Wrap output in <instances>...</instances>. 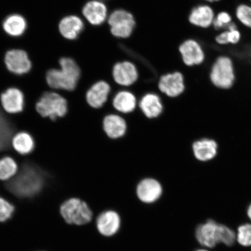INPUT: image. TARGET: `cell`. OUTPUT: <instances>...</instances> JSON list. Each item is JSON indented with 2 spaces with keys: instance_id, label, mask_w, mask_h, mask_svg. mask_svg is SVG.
<instances>
[{
  "instance_id": "5bb4252c",
  "label": "cell",
  "mask_w": 251,
  "mask_h": 251,
  "mask_svg": "<svg viewBox=\"0 0 251 251\" xmlns=\"http://www.w3.org/2000/svg\"><path fill=\"white\" fill-rule=\"evenodd\" d=\"M5 63L8 71L15 75L26 74L31 68V62L29 56L23 50H9L6 53Z\"/></svg>"
},
{
  "instance_id": "44dd1931",
  "label": "cell",
  "mask_w": 251,
  "mask_h": 251,
  "mask_svg": "<svg viewBox=\"0 0 251 251\" xmlns=\"http://www.w3.org/2000/svg\"><path fill=\"white\" fill-rule=\"evenodd\" d=\"M83 29V21L75 15H70L63 18L59 24V32L68 40L77 39Z\"/></svg>"
},
{
  "instance_id": "f546056e",
  "label": "cell",
  "mask_w": 251,
  "mask_h": 251,
  "mask_svg": "<svg viewBox=\"0 0 251 251\" xmlns=\"http://www.w3.org/2000/svg\"><path fill=\"white\" fill-rule=\"evenodd\" d=\"M233 21L230 14L227 12L222 11L215 16L212 26L217 30H226Z\"/></svg>"
},
{
  "instance_id": "8fae6325",
  "label": "cell",
  "mask_w": 251,
  "mask_h": 251,
  "mask_svg": "<svg viewBox=\"0 0 251 251\" xmlns=\"http://www.w3.org/2000/svg\"><path fill=\"white\" fill-rule=\"evenodd\" d=\"M122 224L121 216L115 210L103 211L96 219L97 231L105 237H111L118 233Z\"/></svg>"
},
{
  "instance_id": "ac0fdd59",
  "label": "cell",
  "mask_w": 251,
  "mask_h": 251,
  "mask_svg": "<svg viewBox=\"0 0 251 251\" xmlns=\"http://www.w3.org/2000/svg\"><path fill=\"white\" fill-rule=\"evenodd\" d=\"M215 16L211 6L200 4L191 9L188 15V21L194 26L207 29L212 26Z\"/></svg>"
},
{
  "instance_id": "9a60e30c",
  "label": "cell",
  "mask_w": 251,
  "mask_h": 251,
  "mask_svg": "<svg viewBox=\"0 0 251 251\" xmlns=\"http://www.w3.org/2000/svg\"><path fill=\"white\" fill-rule=\"evenodd\" d=\"M102 129L109 139L117 140L125 136L127 129L126 119L118 113L106 115L103 119Z\"/></svg>"
},
{
  "instance_id": "2e32d148",
  "label": "cell",
  "mask_w": 251,
  "mask_h": 251,
  "mask_svg": "<svg viewBox=\"0 0 251 251\" xmlns=\"http://www.w3.org/2000/svg\"><path fill=\"white\" fill-rule=\"evenodd\" d=\"M137 107L149 119L158 118L164 111L161 97L155 93H147L141 97L138 101Z\"/></svg>"
},
{
  "instance_id": "ba28073f",
  "label": "cell",
  "mask_w": 251,
  "mask_h": 251,
  "mask_svg": "<svg viewBox=\"0 0 251 251\" xmlns=\"http://www.w3.org/2000/svg\"><path fill=\"white\" fill-rule=\"evenodd\" d=\"M196 240L201 247L214 249L220 244V224L212 219L207 220L196 229Z\"/></svg>"
},
{
  "instance_id": "8992f818",
  "label": "cell",
  "mask_w": 251,
  "mask_h": 251,
  "mask_svg": "<svg viewBox=\"0 0 251 251\" xmlns=\"http://www.w3.org/2000/svg\"><path fill=\"white\" fill-rule=\"evenodd\" d=\"M108 23L112 35L123 39L130 36L136 25L133 15L125 9H117L112 12Z\"/></svg>"
},
{
  "instance_id": "4fadbf2b",
  "label": "cell",
  "mask_w": 251,
  "mask_h": 251,
  "mask_svg": "<svg viewBox=\"0 0 251 251\" xmlns=\"http://www.w3.org/2000/svg\"><path fill=\"white\" fill-rule=\"evenodd\" d=\"M111 86L105 80L96 81L90 86L86 93V100L87 104L91 108L100 109L108 102Z\"/></svg>"
},
{
  "instance_id": "30bf717a",
  "label": "cell",
  "mask_w": 251,
  "mask_h": 251,
  "mask_svg": "<svg viewBox=\"0 0 251 251\" xmlns=\"http://www.w3.org/2000/svg\"><path fill=\"white\" fill-rule=\"evenodd\" d=\"M113 80L119 86L128 88L139 79V74L136 65L128 61L118 62L112 69Z\"/></svg>"
},
{
  "instance_id": "5b68a950",
  "label": "cell",
  "mask_w": 251,
  "mask_h": 251,
  "mask_svg": "<svg viewBox=\"0 0 251 251\" xmlns=\"http://www.w3.org/2000/svg\"><path fill=\"white\" fill-rule=\"evenodd\" d=\"M210 79L220 89H230L233 85L234 68L233 61L229 56L222 55L216 59L210 72Z\"/></svg>"
},
{
  "instance_id": "836d02e7",
  "label": "cell",
  "mask_w": 251,
  "mask_h": 251,
  "mask_svg": "<svg viewBox=\"0 0 251 251\" xmlns=\"http://www.w3.org/2000/svg\"><path fill=\"white\" fill-rule=\"evenodd\" d=\"M203 1H205L206 2H210V3H213V2H219L221 1V0H203Z\"/></svg>"
},
{
  "instance_id": "6da1fadb",
  "label": "cell",
  "mask_w": 251,
  "mask_h": 251,
  "mask_svg": "<svg viewBox=\"0 0 251 251\" xmlns=\"http://www.w3.org/2000/svg\"><path fill=\"white\" fill-rule=\"evenodd\" d=\"M47 175L42 169L32 163L27 162L20 172L9 181L6 187L9 192L23 199L38 195L45 186Z\"/></svg>"
},
{
  "instance_id": "52a82bcc",
  "label": "cell",
  "mask_w": 251,
  "mask_h": 251,
  "mask_svg": "<svg viewBox=\"0 0 251 251\" xmlns=\"http://www.w3.org/2000/svg\"><path fill=\"white\" fill-rule=\"evenodd\" d=\"M164 191V188L161 182L151 177L142 178L135 187L138 200L146 204H152L158 201Z\"/></svg>"
},
{
  "instance_id": "4dcf8cb0",
  "label": "cell",
  "mask_w": 251,
  "mask_h": 251,
  "mask_svg": "<svg viewBox=\"0 0 251 251\" xmlns=\"http://www.w3.org/2000/svg\"><path fill=\"white\" fill-rule=\"evenodd\" d=\"M15 211V207L8 201L0 197V222L11 219Z\"/></svg>"
},
{
  "instance_id": "277c9868",
  "label": "cell",
  "mask_w": 251,
  "mask_h": 251,
  "mask_svg": "<svg viewBox=\"0 0 251 251\" xmlns=\"http://www.w3.org/2000/svg\"><path fill=\"white\" fill-rule=\"evenodd\" d=\"M37 111L43 117L52 121L64 118L69 111L68 100L60 94L47 92L43 94L36 105Z\"/></svg>"
},
{
  "instance_id": "cb8c5ba5",
  "label": "cell",
  "mask_w": 251,
  "mask_h": 251,
  "mask_svg": "<svg viewBox=\"0 0 251 251\" xmlns=\"http://www.w3.org/2000/svg\"><path fill=\"white\" fill-rule=\"evenodd\" d=\"M14 149L21 155H27L33 151L35 143L32 136L26 132H20L15 135L12 140Z\"/></svg>"
},
{
  "instance_id": "7a4b0ae2",
  "label": "cell",
  "mask_w": 251,
  "mask_h": 251,
  "mask_svg": "<svg viewBox=\"0 0 251 251\" xmlns=\"http://www.w3.org/2000/svg\"><path fill=\"white\" fill-rule=\"evenodd\" d=\"M60 68L47 72L46 80L52 89L72 92L76 90L81 76L79 65L74 59L62 58L59 61Z\"/></svg>"
},
{
  "instance_id": "603a6c76",
  "label": "cell",
  "mask_w": 251,
  "mask_h": 251,
  "mask_svg": "<svg viewBox=\"0 0 251 251\" xmlns=\"http://www.w3.org/2000/svg\"><path fill=\"white\" fill-rule=\"evenodd\" d=\"M5 32L12 37H20L25 33L27 28L26 20L19 14L9 15L2 24Z\"/></svg>"
},
{
  "instance_id": "484cf974",
  "label": "cell",
  "mask_w": 251,
  "mask_h": 251,
  "mask_svg": "<svg viewBox=\"0 0 251 251\" xmlns=\"http://www.w3.org/2000/svg\"><path fill=\"white\" fill-rule=\"evenodd\" d=\"M17 163L11 157L0 159V180L11 179L17 174Z\"/></svg>"
},
{
  "instance_id": "d6986e66",
  "label": "cell",
  "mask_w": 251,
  "mask_h": 251,
  "mask_svg": "<svg viewBox=\"0 0 251 251\" xmlns=\"http://www.w3.org/2000/svg\"><path fill=\"white\" fill-rule=\"evenodd\" d=\"M3 108L9 114H17L23 111L25 99L23 92L17 88H9L1 96Z\"/></svg>"
},
{
  "instance_id": "9c48e42d",
  "label": "cell",
  "mask_w": 251,
  "mask_h": 251,
  "mask_svg": "<svg viewBox=\"0 0 251 251\" xmlns=\"http://www.w3.org/2000/svg\"><path fill=\"white\" fill-rule=\"evenodd\" d=\"M158 88L160 93L169 98H177L186 90L183 74L175 71L162 75L159 78Z\"/></svg>"
},
{
  "instance_id": "f1b7e54d",
  "label": "cell",
  "mask_w": 251,
  "mask_h": 251,
  "mask_svg": "<svg viewBox=\"0 0 251 251\" xmlns=\"http://www.w3.org/2000/svg\"><path fill=\"white\" fill-rule=\"evenodd\" d=\"M235 15L241 24L251 29V5L246 4L238 5Z\"/></svg>"
},
{
  "instance_id": "7402d4cb",
  "label": "cell",
  "mask_w": 251,
  "mask_h": 251,
  "mask_svg": "<svg viewBox=\"0 0 251 251\" xmlns=\"http://www.w3.org/2000/svg\"><path fill=\"white\" fill-rule=\"evenodd\" d=\"M193 154L200 161H208L215 158L218 152V144L215 140L203 139L193 144Z\"/></svg>"
},
{
  "instance_id": "7c38bea8",
  "label": "cell",
  "mask_w": 251,
  "mask_h": 251,
  "mask_svg": "<svg viewBox=\"0 0 251 251\" xmlns=\"http://www.w3.org/2000/svg\"><path fill=\"white\" fill-rule=\"evenodd\" d=\"M182 61L187 67L202 64L205 61V51L196 40L188 39L182 43L178 48Z\"/></svg>"
},
{
  "instance_id": "e575fe53",
  "label": "cell",
  "mask_w": 251,
  "mask_h": 251,
  "mask_svg": "<svg viewBox=\"0 0 251 251\" xmlns=\"http://www.w3.org/2000/svg\"></svg>"
},
{
  "instance_id": "1f68e13d",
  "label": "cell",
  "mask_w": 251,
  "mask_h": 251,
  "mask_svg": "<svg viewBox=\"0 0 251 251\" xmlns=\"http://www.w3.org/2000/svg\"><path fill=\"white\" fill-rule=\"evenodd\" d=\"M246 215L248 219L249 220V222L251 223V202L249 204V206H247Z\"/></svg>"
},
{
  "instance_id": "3957f363",
  "label": "cell",
  "mask_w": 251,
  "mask_h": 251,
  "mask_svg": "<svg viewBox=\"0 0 251 251\" xmlns=\"http://www.w3.org/2000/svg\"><path fill=\"white\" fill-rule=\"evenodd\" d=\"M60 213L68 224L78 226L89 224L93 218V212L89 205L78 198L66 200L61 205Z\"/></svg>"
},
{
  "instance_id": "83f0119b",
  "label": "cell",
  "mask_w": 251,
  "mask_h": 251,
  "mask_svg": "<svg viewBox=\"0 0 251 251\" xmlns=\"http://www.w3.org/2000/svg\"><path fill=\"white\" fill-rule=\"evenodd\" d=\"M235 243V230L227 225L220 224V244L226 247H232Z\"/></svg>"
},
{
  "instance_id": "d4e9b609",
  "label": "cell",
  "mask_w": 251,
  "mask_h": 251,
  "mask_svg": "<svg viewBox=\"0 0 251 251\" xmlns=\"http://www.w3.org/2000/svg\"><path fill=\"white\" fill-rule=\"evenodd\" d=\"M14 131L13 124L0 112V151L9 148Z\"/></svg>"
},
{
  "instance_id": "e0dca14e",
  "label": "cell",
  "mask_w": 251,
  "mask_h": 251,
  "mask_svg": "<svg viewBox=\"0 0 251 251\" xmlns=\"http://www.w3.org/2000/svg\"><path fill=\"white\" fill-rule=\"evenodd\" d=\"M136 96L129 90L121 87L112 99V105L115 111L121 115H127L133 112L137 107Z\"/></svg>"
},
{
  "instance_id": "d6a6232c",
  "label": "cell",
  "mask_w": 251,
  "mask_h": 251,
  "mask_svg": "<svg viewBox=\"0 0 251 251\" xmlns=\"http://www.w3.org/2000/svg\"><path fill=\"white\" fill-rule=\"evenodd\" d=\"M194 251H211V250L206 249V248L201 247L199 249L196 250Z\"/></svg>"
},
{
  "instance_id": "ffe728a7",
  "label": "cell",
  "mask_w": 251,
  "mask_h": 251,
  "mask_svg": "<svg viewBox=\"0 0 251 251\" xmlns=\"http://www.w3.org/2000/svg\"><path fill=\"white\" fill-rule=\"evenodd\" d=\"M83 14L89 23L94 26L101 25L107 18V8L103 2L92 0L84 5Z\"/></svg>"
},
{
  "instance_id": "4316f807",
  "label": "cell",
  "mask_w": 251,
  "mask_h": 251,
  "mask_svg": "<svg viewBox=\"0 0 251 251\" xmlns=\"http://www.w3.org/2000/svg\"><path fill=\"white\" fill-rule=\"evenodd\" d=\"M236 243L245 249H251V223L241 224L235 230Z\"/></svg>"
}]
</instances>
